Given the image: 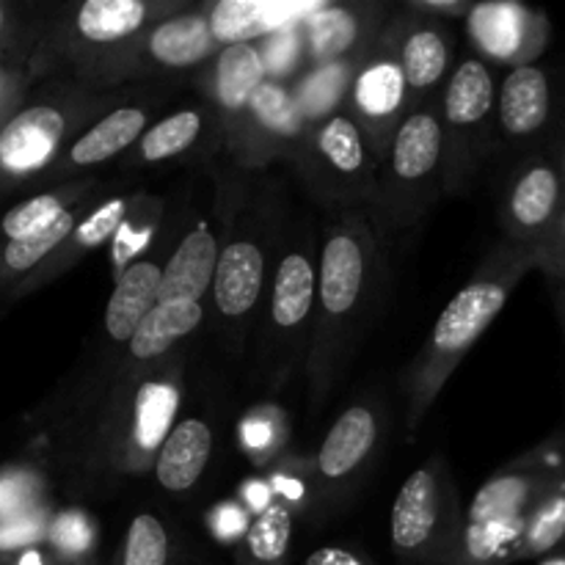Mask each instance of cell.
Instances as JSON below:
<instances>
[{"instance_id":"1","label":"cell","mask_w":565,"mask_h":565,"mask_svg":"<svg viewBox=\"0 0 565 565\" xmlns=\"http://www.w3.org/2000/svg\"><path fill=\"white\" fill-rule=\"evenodd\" d=\"M384 243L362 210L334 213L323 224L318 312L303 379L315 406L334 392L356 348L373 329L392 290Z\"/></svg>"},{"instance_id":"2","label":"cell","mask_w":565,"mask_h":565,"mask_svg":"<svg viewBox=\"0 0 565 565\" xmlns=\"http://www.w3.org/2000/svg\"><path fill=\"white\" fill-rule=\"evenodd\" d=\"M530 270H535L533 252L502 241L480 259L472 279L452 296V301L434 323L425 345L414 356L412 367L403 375L406 439H414L450 375L478 345L480 337L491 329L497 315L505 309L519 281Z\"/></svg>"},{"instance_id":"3","label":"cell","mask_w":565,"mask_h":565,"mask_svg":"<svg viewBox=\"0 0 565 565\" xmlns=\"http://www.w3.org/2000/svg\"><path fill=\"white\" fill-rule=\"evenodd\" d=\"M320 243L309 218H296L285 232L281 221L279 248L270 270L268 301L257 331V379L265 390L276 392L303 370L312 345L315 312H318Z\"/></svg>"},{"instance_id":"4","label":"cell","mask_w":565,"mask_h":565,"mask_svg":"<svg viewBox=\"0 0 565 565\" xmlns=\"http://www.w3.org/2000/svg\"><path fill=\"white\" fill-rule=\"evenodd\" d=\"M565 483V436L557 434L494 475L469 502L458 557L472 565L513 561L530 513Z\"/></svg>"},{"instance_id":"5","label":"cell","mask_w":565,"mask_h":565,"mask_svg":"<svg viewBox=\"0 0 565 565\" xmlns=\"http://www.w3.org/2000/svg\"><path fill=\"white\" fill-rule=\"evenodd\" d=\"M182 362L169 353L154 364L127 356L125 367L110 384L103 406V430L108 436V463L119 480L141 475L154 463L160 447L174 430L180 408Z\"/></svg>"},{"instance_id":"6","label":"cell","mask_w":565,"mask_h":565,"mask_svg":"<svg viewBox=\"0 0 565 565\" xmlns=\"http://www.w3.org/2000/svg\"><path fill=\"white\" fill-rule=\"evenodd\" d=\"M445 185V127L441 116L414 108L401 121L379 171V188L367 210L379 241L390 243L412 230Z\"/></svg>"},{"instance_id":"7","label":"cell","mask_w":565,"mask_h":565,"mask_svg":"<svg viewBox=\"0 0 565 565\" xmlns=\"http://www.w3.org/2000/svg\"><path fill=\"white\" fill-rule=\"evenodd\" d=\"M290 163L309 196L323 204L329 215L348 210L367 213L373 204L381 163L351 114H334L309 127Z\"/></svg>"},{"instance_id":"8","label":"cell","mask_w":565,"mask_h":565,"mask_svg":"<svg viewBox=\"0 0 565 565\" xmlns=\"http://www.w3.org/2000/svg\"><path fill=\"white\" fill-rule=\"evenodd\" d=\"M461 497L445 456L434 452L397 491L390 513V539L403 557H450L461 550Z\"/></svg>"},{"instance_id":"9","label":"cell","mask_w":565,"mask_h":565,"mask_svg":"<svg viewBox=\"0 0 565 565\" xmlns=\"http://www.w3.org/2000/svg\"><path fill=\"white\" fill-rule=\"evenodd\" d=\"M265 221L248 224V218H237L232 224L230 237L221 246L218 270H215L213 281V309L221 342L232 356L246 353L252 320L270 285V270H274L276 259L270 254H276L281 230L270 232Z\"/></svg>"},{"instance_id":"10","label":"cell","mask_w":565,"mask_h":565,"mask_svg":"<svg viewBox=\"0 0 565 565\" xmlns=\"http://www.w3.org/2000/svg\"><path fill=\"white\" fill-rule=\"evenodd\" d=\"M497 114V86L489 66L467 58L456 66L441 97L445 127V185L461 188L463 177L489 154V121Z\"/></svg>"},{"instance_id":"11","label":"cell","mask_w":565,"mask_h":565,"mask_svg":"<svg viewBox=\"0 0 565 565\" xmlns=\"http://www.w3.org/2000/svg\"><path fill=\"white\" fill-rule=\"evenodd\" d=\"M381 445V412L373 401L348 406L326 434L315 458V502L323 513L345 505Z\"/></svg>"},{"instance_id":"12","label":"cell","mask_w":565,"mask_h":565,"mask_svg":"<svg viewBox=\"0 0 565 565\" xmlns=\"http://www.w3.org/2000/svg\"><path fill=\"white\" fill-rule=\"evenodd\" d=\"M309 121L296 94L276 81H265L248 103V110L226 127V138L243 166L270 163L274 158L292 160L309 132Z\"/></svg>"},{"instance_id":"13","label":"cell","mask_w":565,"mask_h":565,"mask_svg":"<svg viewBox=\"0 0 565 565\" xmlns=\"http://www.w3.org/2000/svg\"><path fill=\"white\" fill-rule=\"evenodd\" d=\"M565 207V180L555 149L535 152L516 169L502 196L505 241L535 252Z\"/></svg>"},{"instance_id":"14","label":"cell","mask_w":565,"mask_h":565,"mask_svg":"<svg viewBox=\"0 0 565 565\" xmlns=\"http://www.w3.org/2000/svg\"><path fill=\"white\" fill-rule=\"evenodd\" d=\"M218 53L207 9L174 11L132 42L116 75L127 81L143 72H185Z\"/></svg>"},{"instance_id":"15","label":"cell","mask_w":565,"mask_h":565,"mask_svg":"<svg viewBox=\"0 0 565 565\" xmlns=\"http://www.w3.org/2000/svg\"><path fill=\"white\" fill-rule=\"evenodd\" d=\"M408 86L403 77L401 61L392 55H379V58H367L356 72L353 81L351 99H353V119L367 136L370 147H373L379 163H384L386 152H390L395 132L401 127L403 105H406Z\"/></svg>"},{"instance_id":"16","label":"cell","mask_w":565,"mask_h":565,"mask_svg":"<svg viewBox=\"0 0 565 565\" xmlns=\"http://www.w3.org/2000/svg\"><path fill=\"white\" fill-rule=\"evenodd\" d=\"M469 36L489 58L516 66L533 64L550 42V20L516 3H480L469 9Z\"/></svg>"},{"instance_id":"17","label":"cell","mask_w":565,"mask_h":565,"mask_svg":"<svg viewBox=\"0 0 565 565\" xmlns=\"http://www.w3.org/2000/svg\"><path fill=\"white\" fill-rule=\"evenodd\" d=\"M379 14V6L320 3V9L301 22L307 64L320 66L331 61L364 58L367 47H373L379 36V28L386 25Z\"/></svg>"},{"instance_id":"18","label":"cell","mask_w":565,"mask_h":565,"mask_svg":"<svg viewBox=\"0 0 565 565\" xmlns=\"http://www.w3.org/2000/svg\"><path fill=\"white\" fill-rule=\"evenodd\" d=\"M555 114V83L541 66H516L497 88V127L511 141H539Z\"/></svg>"},{"instance_id":"19","label":"cell","mask_w":565,"mask_h":565,"mask_svg":"<svg viewBox=\"0 0 565 565\" xmlns=\"http://www.w3.org/2000/svg\"><path fill=\"white\" fill-rule=\"evenodd\" d=\"M180 3H149V0H86L75 14V31L92 47L105 50L116 47L119 61L132 47L138 36L158 25L160 20L171 17Z\"/></svg>"},{"instance_id":"20","label":"cell","mask_w":565,"mask_h":565,"mask_svg":"<svg viewBox=\"0 0 565 565\" xmlns=\"http://www.w3.org/2000/svg\"><path fill=\"white\" fill-rule=\"evenodd\" d=\"M318 0H218L207 6L210 28L218 44H252L254 39H268L285 28L301 25Z\"/></svg>"},{"instance_id":"21","label":"cell","mask_w":565,"mask_h":565,"mask_svg":"<svg viewBox=\"0 0 565 565\" xmlns=\"http://www.w3.org/2000/svg\"><path fill=\"white\" fill-rule=\"evenodd\" d=\"M66 116L53 105H33L17 114L0 132V166L11 174L39 171L55 158L64 141Z\"/></svg>"},{"instance_id":"22","label":"cell","mask_w":565,"mask_h":565,"mask_svg":"<svg viewBox=\"0 0 565 565\" xmlns=\"http://www.w3.org/2000/svg\"><path fill=\"white\" fill-rule=\"evenodd\" d=\"M221 246L207 221L193 224L163 263L160 301H196L213 292Z\"/></svg>"},{"instance_id":"23","label":"cell","mask_w":565,"mask_h":565,"mask_svg":"<svg viewBox=\"0 0 565 565\" xmlns=\"http://www.w3.org/2000/svg\"><path fill=\"white\" fill-rule=\"evenodd\" d=\"M160 281H163V263L154 257L138 259L116 279L103 318V331L114 345L130 348L147 315L158 307Z\"/></svg>"},{"instance_id":"24","label":"cell","mask_w":565,"mask_h":565,"mask_svg":"<svg viewBox=\"0 0 565 565\" xmlns=\"http://www.w3.org/2000/svg\"><path fill=\"white\" fill-rule=\"evenodd\" d=\"M152 105L147 103H127L105 114L103 119L94 121L70 149V163L75 169H88V166H99L105 160L119 158L121 152L138 143L143 132L149 130V119H152Z\"/></svg>"},{"instance_id":"25","label":"cell","mask_w":565,"mask_h":565,"mask_svg":"<svg viewBox=\"0 0 565 565\" xmlns=\"http://www.w3.org/2000/svg\"><path fill=\"white\" fill-rule=\"evenodd\" d=\"M268 81L263 53L254 44H226L213 64V99L224 116V130L248 110L257 88Z\"/></svg>"},{"instance_id":"26","label":"cell","mask_w":565,"mask_h":565,"mask_svg":"<svg viewBox=\"0 0 565 565\" xmlns=\"http://www.w3.org/2000/svg\"><path fill=\"white\" fill-rule=\"evenodd\" d=\"M213 456V428L188 417L174 425L154 458V478L166 491H188L199 483Z\"/></svg>"},{"instance_id":"27","label":"cell","mask_w":565,"mask_h":565,"mask_svg":"<svg viewBox=\"0 0 565 565\" xmlns=\"http://www.w3.org/2000/svg\"><path fill=\"white\" fill-rule=\"evenodd\" d=\"M204 307L196 301H158V307L147 315L141 329L132 337L130 359L143 364H154L169 356L188 334L202 326Z\"/></svg>"},{"instance_id":"28","label":"cell","mask_w":565,"mask_h":565,"mask_svg":"<svg viewBox=\"0 0 565 565\" xmlns=\"http://www.w3.org/2000/svg\"><path fill=\"white\" fill-rule=\"evenodd\" d=\"M401 70L408 94H425L445 77L450 66V42L436 25H414L401 42Z\"/></svg>"},{"instance_id":"29","label":"cell","mask_w":565,"mask_h":565,"mask_svg":"<svg viewBox=\"0 0 565 565\" xmlns=\"http://www.w3.org/2000/svg\"><path fill=\"white\" fill-rule=\"evenodd\" d=\"M364 61H367V55H364V58L331 61V64L312 66V72H307L301 86L292 94H296L298 105H301L309 125H320V121H326L329 116H334V110L340 108L345 94L353 88L356 72Z\"/></svg>"},{"instance_id":"30","label":"cell","mask_w":565,"mask_h":565,"mask_svg":"<svg viewBox=\"0 0 565 565\" xmlns=\"http://www.w3.org/2000/svg\"><path fill=\"white\" fill-rule=\"evenodd\" d=\"M166 215V199L160 196H147V193H138L136 202H132L130 213H127L125 224L119 226V232L114 235V246H110V263H114V276L119 279L130 265H136L138 259H143V248L154 241V232L160 230Z\"/></svg>"},{"instance_id":"31","label":"cell","mask_w":565,"mask_h":565,"mask_svg":"<svg viewBox=\"0 0 565 565\" xmlns=\"http://www.w3.org/2000/svg\"><path fill=\"white\" fill-rule=\"evenodd\" d=\"M204 132V114L199 108L177 110L166 119L154 121L138 141V160L141 163H163L180 154L191 152Z\"/></svg>"},{"instance_id":"32","label":"cell","mask_w":565,"mask_h":565,"mask_svg":"<svg viewBox=\"0 0 565 565\" xmlns=\"http://www.w3.org/2000/svg\"><path fill=\"white\" fill-rule=\"evenodd\" d=\"M565 546V483L552 491L524 522L513 561L550 557Z\"/></svg>"},{"instance_id":"33","label":"cell","mask_w":565,"mask_h":565,"mask_svg":"<svg viewBox=\"0 0 565 565\" xmlns=\"http://www.w3.org/2000/svg\"><path fill=\"white\" fill-rule=\"evenodd\" d=\"M292 513L287 502H270L246 530V557L254 565H276L290 550Z\"/></svg>"},{"instance_id":"34","label":"cell","mask_w":565,"mask_h":565,"mask_svg":"<svg viewBox=\"0 0 565 565\" xmlns=\"http://www.w3.org/2000/svg\"><path fill=\"white\" fill-rule=\"evenodd\" d=\"M77 224H81V221L75 218V210H66L61 218H55L53 224L44 226L36 235H28L22 237V241H11L3 252V263L9 265L11 270H31L33 265H39L44 257H50L61 243L70 241V235L75 232Z\"/></svg>"},{"instance_id":"35","label":"cell","mask_w":565,"mask_h":565,"mask_svg":"<svg viewBox=\"0 0 565 565\" xmlns=\"http://www.w3.org/2000/svg\"><path fill=\"white\" fill-rule=\"evenodd\" d=\"M171 539L154 513H138L127 527L125 561L121 565H169Z\"/></svg>"},{"instance_id":"36","label":"cell","mask_w":565,"mask_h":565,"mask_svg":"<svg viewBox=\"0 0 565 565\" xmlns=\"http://www.w3.org/2000/svg\"><path fill=\"white\" fill-rule=\"evenodd\" d=\"M64 213H66V202L58 196V193H42V196H33L31 202L11 210V213L3 218V232L9 241H22V237L42 232L44 226H50Z\"/></svg>"},{"instance_id":"37","label":"cell","mask_w":565,"mask_h":565,"mask_svg":"<svg viewBox=\"0 0 565 565\" xmlns=\"http://www.w3.org/2000/svg\"><path fill=\"white\" fill-rule=\"evenodd\" d=\"M259 53H263L265 70H268V81L279 83V77L290 75L292 70H298V66L307 61L301 25L285 28V31L268 36L265 39V47L259 50Z\"/></svg>"},{"instance_id":"38","label":"cell","mask_w":565,"mask_h":565,"mask_svg":"<svg viewBox=\"0 0 565 565\" xmlns=\"http://www.w3.org/2000/svg\"><path fill=\"white\" fill-rule=\"evenodd\" d=\"M535 270L546 276L555 285L565 287V207L557 215V221L552 224V230L546 232L544 241L535 246Z\"/></svg>"},{"instance_id":"39","label":"cell","mask_w":565,"mask_h":565,"mask_svg":"<svg viewBox=\"0 0 565 565\" xmlns=\"http://www.w3.org/2000/svg\"><path fill=\"white\" fill-rule=\"evenodd\" d=\"M55 541L66 546V550H83L86 546V530H83L81 519H61L58 530H55Z\"/></svg>"},{"instance_id":"40","label":"cell","mask_w":565,"mask_h":565,"mask_svg":"<svg viewBox=\"0 0 565 565\" xmlns=\"http://www.w3.org/2000/svg\"><path fill=\"white\" fill-rule=\"evenodd\" d=\"M303 565H367L362 557H356L348 550H337V546H326L318 550L315 555H309V561Z\"/></svg>"},{"instance_id":"41","label":"cell","mask_w":565,"mask_h":565,"mask_svg":"<svg viewBox=\"0 0 565 565\" xmlns=\"http://www.w3.org/2000/svg\"><path fill=\"white\" fill-rule=\"evenodd\" d=\"M550 296H552V307H555V315H557V323H561L563 345H565V287L550 281Z\"/></svg>"},{"instance_id":"42","label":"cell","mask_w":565,"mask_h":565,"mask_svg":"<svg viewBox=\"0 0 565 565\" xmlns=\"http://www.w3.org/2000/svg\"><path fill=\"white\" fill-rule=\"evenodd\" d=\"M555 154H557V163H561V171H563V180H565V121L561 127V132H557V141H555Z\"/></svg>"},{"instance_id":"43","label":"cell","mask_w":565,"mask_h":565,"mask_svg":"<svg viewBox=\"0 0 565 565\" xmlns=\"http://www.w3.org/2000/svg\"><path fill=\"white\" fill-rule=\"evenodd\" d=\"M541 565H565V546H561V550H557L555 555L546 557V561L541 563Z\"/></svg>"},{"instance_id":"44","label":"cell","mask_w":565,"mask_h":565,"mask_svg":"<svg viewBox=\"0 0 565 565\" xmlns=\"http://www.w3.org/2000/svg\"><path fill=\"white\" fill-rule=\"evenodd\" d=\"M22 565H39V561H36V555H28L25 561H22Z\"/></svg>"},{"instance_id":"45","label":"cell","mask_w":565,"mask_h":565,"mask_svg":"<svg viewBox=\"0 0 565 565\" xmlns=\"http://www.w3.org/2000/svg\"><path fill=\"white\" fill-rule=\"evenodd\" d=\"M0 28H3V9H0Z\"/></svg>"}]
</instances>
